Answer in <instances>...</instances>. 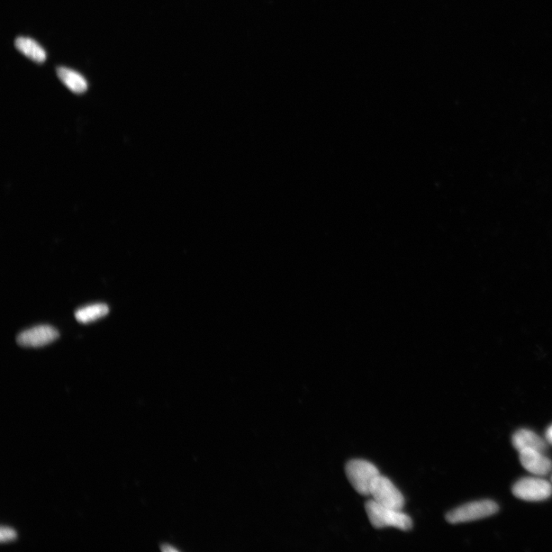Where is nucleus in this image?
Returning a JSON list of instances; mask_svg holds the SVG:
<instances>
[{
	"label": "nucleus",
	"mask_w": 552,
	"mask_h": 552,
	"mask_svg": "<svg viewBox=\"0 0 552 552\" xmlns=\"http://www.w3.org/2000/svg\"><path fill=\"white\" fill-rule=\"evenodd\" d=\"M512 442L514 448L519 452L523 450L532 449L546 454L548 450L547 442L529 430L523 429L515 432Z\"/></svg>",
	"instance_id": "6e6552de"
},
{
	"label": "nucleus",
	"mask_w": 552,
	"mask_h": 552,
	"mask_svg": "<svg viewBox=\"0 0 552 552\" xmlns=\"http://www.w3.org/2000/svg\"><path fill=\"white\" fill-rule=\"evenodd\" d=\"M546 441L552 445V425L546 431Z\"/></svg>",
	"instance_id": "ddd939ff"
},
{
	"label": "nucleus",
	"mask_w": 552,
	"mask_h": 552,
	"mask_svg": "<svg viewBox=\"0 0 552 552\" xmlns=\"http://www.w3.org/2000/svg\"><path fill=\"white\" fill-rule=\"evenodd\" d=\"M348 481L360 495H370V487L380 475L379 470L372 463L363 459L349 461L346 466Z\"/></svg>",
	"instance_id": "f03ea898"
},
{
	"label": "nucleus",
	"mask_w": 552,
	"mask_h": 552,
	"mask_svg": "<svg viewBox=\"0 0 552 552\" xmlns=\"http://www.w3.org/2000/svg\"><path fill=\"white\" fill-rule=\"evenodd\" d=\"M551 482H552V476H551Z\"/></svg>",
	"instance_id": "4468645a"
},
{
	"label": "nucleus",
	"mask_w": 552,
	"mask_h": 552,
	"mask_svg": "<svg viewBox=\"0 0 552 552\" xmlns=\"http://www.w3.org/2000/svg\"><path fill=\"white\" fill-rule=\"evenodd\" d=\"M519 459L522 466L532 474L546 476L551 472L552 463L544 452L527 449L519 452Z\"/></svg>",
	"instance_id": "0eeeda50"
},
{
	"label": "nucleus",
	"mask_w": 552,
	"mask_h": 552,
	"mask_svg": "<svg viewBox=\"0 0 552 552\" xmlns=\"http://www.w3.org/2000/svg\"><path fill=\"white\" fill-rule=\"evenodd\" d=\"M57 76L63 84L76 94L84 93L88 88L86 80L78 72L65 67L57 69Z\"/></svg>",
	"instance_id": "1a4fd4ad"
},
{
	"label": "nucleus",
	"mask_w": 552,
	"mask_h": 552,
	"mask_svg": "<svg viewBox=\"0 0 552 552\" xmlns=\"http://www.w3.org/2000/svg\"><path fill=\"white\" fill-rule=\"evenodd\" d=\"M513 495L524 501L539 502L548 499L552 494L551 484L539 478H524L512 488Z\"/></svg>",
	"instance_id": "39448f33"
},
{
	"label": "nucleus",
	"mask_w": 552,
	"mask_h": 552,
	"mask_svg": "<svg viewBox=\"0 0 552 552\" xmlns=\"http://www.w3.org/2000/svg\"><path fill=\"white\" fill-rule=\"evenodd\" d=\"M368 517L376 529L394 527L402 531H409L413 527L412 519L401 510H397L369 500L365 504Z\"/></svg>",
	"instance_id": "f257e3e1"
},
{
	"label": "nucleus",
	"mask_w": 552,
	"mask_h": 552,
	"mask_svg": "<svg viewBox=\"0 0 552 552\" xmlns=\"http://www.w3.org/2000/svg\"><path fill=\"white\" fill-rule=\"evenodd\" d=\"M110 312V307L106 304L98 303L81 307L75 312L78 322L87 324L103 318Z\"/></svg>",
	"instance_id": "9b49d317"
},
{
	"label": "nucleus",
	"mask_w": 552,
	"mask_h": 552,
	"mask_svg": "<svg viewBox=\"0 0 552 552\" xmlns=\"http://www.w3.org/2000/svg\"><path fill=\"white\" fill-rule=\"evenodd\" d=\"M499 510V506L491 500L470 503L450 512L446 517L450 524L473 522L490 517Z\"/></svg>",
	"instance_id": "7ed1b4c3"
},
{
	"label": "nucleus",
	"mask_w": 552,
	"mask_h": 552,
	"mask_svg": "<svg viewBox=\"0 0 552 552\" xmlns=\"http://www.w3.org/2000/svg\"><path fill=\"white\" fill-rule=\"evenodd\" d=\"M370 495L377 503L386 507L402 510L404 506V498L399 490L388 478L380 474L370 487Z\"/></svg>",
	"instance_id": "20e7f679"
},
{
	"label": "nucleus",
	"mask_w": 552,
	"mask_h": 552,
	"mask_svg": "<svg viewBox=\"0 0 552 552\" xmlns=\"http://www.w3.org/2000/svg\"><path fill=\"white\" fill-rule=\"evenodd\" d=\"M16 49L35 62L42 63L47 59V53L40 45L30 38L18 37L15 40Z\"/></svg>",
	"instance_id": "9d476101"
},
{
	"label": "nucleus",
	"mask_w": 552,
	"mask_h": 552,
	"mask_svg": "<svg viewBox=\"0 0 552 552\" xmlns=\"http://www.w3.org/2000/svg\"><path fill=\"white\" fill-rule=\"evenodd\" d=\"M16 538V532L10 528L2 527L0 530V541L6 542L13 541Z\"/></svg>",
	"instance_id": "f8f14e48"
},
{
	"label": "nucleus",
	"mask_w": 552,
	"mask_h": 552,
	"mask_svg": "<svg viewBox=\"0 0 552 552\" xmlns=\"http://www.w3.org/2000/svg\"><path fill=\"white\" fill-rule=\"evenodd\" d=\"M59 337V333L50 325H39L18 334V345L26 348H40L49 345Z\"/></svg>",
	"instance_id": "423d86ee"
}]
</instances>
